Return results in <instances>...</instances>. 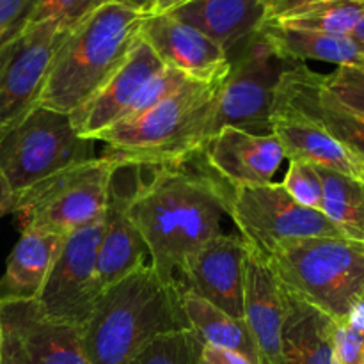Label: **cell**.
I'll return each instance as SVG.
<instances>
[{"instance_id": "cell-6", "label": "cell", "mask_w": 364, "mask_h": 364, "mask_svg": "<svg viewBox=\"0 0 364 364\" xmlns=\"http://www.w3.org/2000/svg\"><path fill=\"white\" fill-rule=\"evenodd\" d=\"M95 156V141L80 137L68 114L45 107H31L0 132V173L16 198Z\"/></svg>"}, {"instance_id": "cell-30", "label": "cell", "mask_w": 364, "mask_h": 364, "mask_svg": "<svg viewBox=\"0 0 364 364\" xmlns=\"http://www.w3.org/2000/svg\"><path fill=\"white\" fill-rule=\"evenodd\" d=\"M281 187L301 206L322 212V180L315 166L306 162H290Z\"/></svg>"}, {"instance_id": "cell-4", "label": "cell", "mask_w": 364, "mask_h": 364, "mask_svg": "<svg viewBox=\"0 0 364 364\" xmlns=\"http://www.w3.org/2000/svg\"><path fill=\"white\" fill-rule=\"evenodd\" d=\"M223 84L188 82L159 105L103 132V155L139 167L181 166L201 155L213 134V114Z\"/></svg>"}, {"instance_id": "cell-8", "label": "cell", "mask_w": 364, "mask_h": 364, "mask_svg": "<svg viewBox=\"0 0 364 364\" xmlns=\"http://www.w3.org/2000/svg\"><path fill=\"white\" fill-rule=\"evenodd\" d=\"M228 215L233 219L240 237L263 256L290 242L347 238L322 212L301 206L281 183L272 181L231 188Z\"/></svg>"}, {"instance_id": "cell-10", "label": "cell", "mask_w": 364, "mask_h": 364, "mask_svg": "<svg viewBox=\"0 0 364 364\" xmlns=\"http://www.w3.org/2000/svg\"><path fill=\"white\" fill-rule=\"evenodd\" d=\"M103 219L75 231L64 240L36 304L46 318L82 329L91 316L102 287L98 281V247Z\"/></svg>"}, {"instance_id": "cell-41", "label": "cell", "mask_w": 364, "mask_h": 364, "mask_svg": "<svg viewBox=\"0 0 364 364\" xmlns=\"http://www.w3.org/2000/svg\"><path fill=\"white\" fill-rule=\"evenodd\" d=\"M359 64H363V66H364V57H363V59H361V63H359Z\"/></svg>"}, {"instance_id": "cell-29", "label": "cell", "mask_w": 364, "mask_h": 364, "mask_svg": "<svg viewBox=\"0 0 364 364\" xmlns=\"http://www.w3.org/2000/svg\"><path fill=\"white\" fill-rule=\"evenodd\" d=\"M322 85L345 109L364 116V66L343 64L329 75H322Z\"/></svg>"}, {"instance_id": "cell-39", "label": "cell", "mask_w": 364, "mask_h": 364, "mask_svg": "<svg viewBox=\"0 0 364 364\" xmlns=\"http://www.w3.org/2000/svg\"><path fill=\"white\" fill-rule=\"evenodd\" d=\"M350 38L354 39L355 45H358L359 48H361L363 57H364V16H363V20L359 21L358 27H355V31L350 34Z\"/></svg>"}, {"instance_id": "cell-23", "label": "cell", "mask_w": 364, "mask_h": 364, "mask_svg": "<svg viewBox=\"0 0 364 364\" xmlns=\"http://www.w3.org/2000/svg\"><path fill=\"white\" fill-rule=\"evenodd\" d=\"M283 287V284H281ZM284 290L283 364H336L333 354L334 322L308 302Z\"/></svg>"}, {"instance_id": "cell-7", "label": "cell", "mask_w": 364, "mask_h": 364, "mask_svg": "<svg viewBox=\"0 0 364 364\" xmlns=\"http://www.w3.org/2000/svg\"><path fill=\"white\" fill-rule=\"evenodd\" d=\"M117 166L102 155L46 178L18 198L14 213L20 228L70 237L100 223Z\"/></svg>"}, {"instance_id": "cell-40", "label": "cell", "mask_w": 364, "mask_h": 364, "mask_svg": "<svg viewBox=\"0 0 364 364\" xmlns=\"http://www.w3.org/2000/svg\"><path fill=\"white\" fill-rule=\"evenodd\" d=\"M359 167H361V178L364 183V156H359Z\"/></svg>"}, {"instance_id": "cell-11", "label": "cell", "mask_w": 364, "mask_h": 364, "mask_svg": "<svg viewBox=\"0 0 364 364\" xmlns=\"http://www.w3.org/2000/svg\"><path fill=\"white\" fill-rule=\"evenodd\" d=\"M68 31L55 21L25 23L0 45V132L34 107Z\"/></svg>"}, {"instance_id": "cell-21", "label": "cell", "mask_w": 364, "mask_h": 364, "mask_svg": "<svg viewBox=\"0 0 364 364\" xmlns=\"http://www.w3.org/2000/svg\"><path fill=\"white\" fill-rule=\"evenodd\" d=\"M270 134L290 162L311 164L363 181L359 156L313 121L294 112L272 110Z\"/></svg>"}, {"instance_id": "cell-33", "label": "cell", "mask_w": 364, "mask_h": 364, "mask_svg": "<svg viewBox=\"0 0 364 364\" xmlns=\"http://www.w3.org/2000/svg\"><path fill=\"white\" fill-rule=\"evenodd\" d=\"M36 2L38 0H0V45L23 28Z\"/></svg>"}, {"instance_id": "cell-24", "label": "cell", "mask_w": 364, "mask_h": 364, "mask_svg": "<svg viewBox=\"0 0 364 364\" xmlns=\"http://www.w3.org/2000/svg\"><path fill=\"white\" fill-rule=\"evenodd\" d=\"M259 34L269 41V45L284 59L320 60V63L336 64H359L363 52L350 36L326 34V32L306 31V28L288 27L277 21H265Z\"/></svg>"}, {"instance_id": "cell-9", "label": "cell", "mask_w": 364, "mask_h": 364, "mask_svg": "<svg viewBox=\"0 0 364 364\" xmlns=\"http://www.w3.org/2000/svg\"><path fill=\"white\" fill-rule=\"evenodd\" d=\"M291 63L295 60L279 55L259 32L249 39L231 57V71L217 98L213 134L224 127L270 134L277 85Z\"/></svg>"}, {"instance_id": "cell-19", "label": "cell", "mask_w": 364, "mask_h": 364, "mask_svg": "<svg viewBox=\"0 0 364 364\" xmlns=\"http://www.w3.org/2000/svg\"><path fill=\"white\" fill-rule=\"evenodd\" d=\"M244 318L259 364H283V327L287 304L284 290L265 256L245 242Z\"/></svg>"}, {"instance_id": "cell-36", "label": "cell", "mask_w": 364, "mask_h": 364, "mask_svg": "<svg viewBox=\"0 0 364 364\" xmlns=\"http://www.w3.org/2000/svg\"><path fill=\"white\" fill-rule=\"evenodd\" d=\"M16 203H18L16 194H14L13 188L9 187L6 178H4L2 173H0V219H2L4 215H7V213L14 212Z\"/></svg>"}, {"instance_id": "cell-34", "label": "cell", "mask_w": 364, "mask_h": 364, "mask_svg": "<svg viewBox=\"0 0 364 364\" xmlns=\"http://www.w3.org/2000/svg\"><path fill=\"white\" fill-rule=\"evenodd\" d=\"M199 364H256V363H252L251 359L238 354V352L212 347V345H203L201 354H199Z\"/></svg>"}, {"instance_id": "cell-38", "label": "cell", "mask_w": 364, "mask_h": 364, "mask_svg": "<svg viewBox=\"0 0 364 364\" xmlns=\"http://www.w3.org/2000/svg\"><path fill=\"white\" fill-rule=\"evenodd\" d=\"M112 2H119V4H124V6H130L144 14L151 13V6H153V0H112Z\"/></svg>"}, {"instance_id": "cell-3", "label": "cell", "mask_w": 364, "mask_h": 364, "mask_svg": "<svg viewBox=\"0 0 364 364\" xmlns=\"http://www.w3.org/2000/svg\"><path fill=\"white\" fill-rule=\"evenodd\" d=\"M146 14L105 2L66 32L34 105L73 114L117 70L135 43Z\"/></svg>"}, {"instance_id": "cell-2", "label": "cell", "mask_w": 364, "mask_h": 364, "mask_svg": "<svg viewBox=\"0 0 364 364\" xmlns=\"http://www.w3.org/2000/svg\"><path fill=\"white\" fill-rule=\"evenodd\" d=\"M183 329L181 283L146 263L102 291L80 334L91 364H127L153 340Z\"/></svg>"}, {"instance_id": "cell-25", "label": "cell", "mask_w": 364, "mask_h": 364, "mask_svg": "<svg viewBox=\"0 0 364 364\" xmlns=\"http://www.w3.org/2000/svg\"><path fill=\"white\" fill-rule=\"evenodd\" d=\"M181 304H183L188 329L198 336L203 345L238 352L252 363L259 364L255 340L244 318H233L183 287H181Z\"/></svg>"}, {"instance_id": "cell-20", "label": "cell", "mask_w": 364, "mask_h": 364, "mask_svg": "<svg viewBox=\"0 0 364 364\" xmlns=\"http://www.w3.org/2000/svg\"><path fill=\"white\" fill-rule=\"evenodd\" d=\"M167 14L208 36L230 59L267 21L263 0H188Z\"/></svg>"}, {"instance_id": "cell-5", "label": "cell", "mask_w": 364, "mask_h": 364, "mask_svg": "<svg viewBox=\"0 0 364 364\" xmlns=\"http://www.w3.org/2000/svg\"><path fill=\"white\" fill-rule=\"evenodd\" d=\"M290 294L345 322L364 302V242L350 238H309L290 242L265 256Z\"/></svg>"}, {"instance_id": "cell-26", "label": "cell", "mask_w": 364, "mask_h": 364, "mask_svg": "<svg viewBox=\"0 0 364 364\" xmlns=\"http://www.w3.org/2000/svg\"><path fill=\"white\" fill-rule=\"evenodd\" d=\"M322 180V213L350 240L364 242V183L316 167Z\"/></svg>"}, {"instance_id": "cell-31", "label": "cell", "mask_w": 364, "mask_h": 364, "mask_svg": "<svg viewBox=\"0 0 364 364\" xmlns=\"http://www.w3.org/2000/svg\"><path fill=\"white\" fill-rule=\"evenodd\" d=\"M105 2L110 0H38L27 23L55 21L63 28H71Z\"/></svg>"}, {"instance_id": "cell-1", "label": "cell", "mask_w": 364, "mask_h": 364, "mask_svg": "<svg viewBox=\"0 0 364 364\" xmlns=\"http://www.w3.org/2000/svg\"><path fill=\"white\" fill-rule=\"evenodd\" d=\"M130 201V219L141 233L151 265L169 277L208 242L223 235L230 185L181 166L151 167Z\"/></svg>"}, {"instance_id": "cell-13", "label": "cell", "mask_w": 364, "mask_h": 364, "mask_svg": "<svg viewBox=\"0 0 364 364\" xmlns=\"http://www.w3.org/2000/svg\"><path fill=\"white\" fill-rule=\"evenodd\" d=\"M144 167L119 164L110 180L98 247V281L102 291L146 265L148 247L130 219V201L142 181Z\"/></svg>"}, {"instance_id": "cell-17", "label": "cell", "mask_w": 364, "mask_h": 364, "mask_svg": "<svg viewBox=\"0 0 364 364\" xmlns=\"http://www.w3.org/2000/svg\"><path fill=\"white\" fill-rule=\"evenodd\" d=\"M272 110L313 121L358 156H364V116L345 109L322 85V73L306 63H291L281 77Z\"/></svg>"}, {"instance_id": "cell-14", "label": "cell", "mask_w": 364, "mask_h": 364, "mask_svg": "<svg viewBox=\"0 0 364 364\" xmlns=\"http://www.w3.org/2000/svg\"><path fill=\"white\" fill-rule=\"evenodd\" d=\"M137 36L164 66L180 71L191 80L223 84L230 75V55L208 36L171 14H146Z\"/></svg>"}, {"instance_id": "cell-32", "label": "cell", "mask_w": 364, "mask_h": 364, "mask_svg": "<svg viewBox=\"0 0 364 364\" xmlns=\"http://www.w3.org/2000/svg\"><path fill=\"white\" fill-rule=\"evenodd\" d=\"M331 341L336 364H364L363 320L348 318L345 322H334Z\"/></svg>"}, {"instance_id": "cell-18", "label": "cell", "mask_w": 364, "mask_h": 364, "mask_svg": "<svg viewBox=\"0 0 364 364\" xmlns=\"http://www.w3.org/2000/svg\"><path fill=\"white\" fill-rule=\"evenodd\" d=\"M201 156L215 178L235 187H256L272 181L284 153L272 134H252L235 127L217 130Z\"/></svg>"}, {"instance_id": "cell-37", "label": "cell", "mask_w": 364, "mask_h": 364, "mask_svg": "<svg viewBox=\"0 0 364 364\" xmlns=\"http://www.w3.org/2000/svg\"><path fill=\"white\" fill-rule=\"evenodd\" d=\"M188 2V0H153L151 13L149 14H160V13H169V11L176 9L181 4Z\"/></svg>"}, {"instance_id": "cell-15", "label": "cell", "mask_w": 364, "mask_h": 364, "mask_svg": "<svg viewBox=\"0 0 364 364\" xmlns=\"http://www.w3.org/2000/svg\"><path fill=\"white\" fill-rule=\"evenodd\" d=\"M164 68L155 52L137 36L109 80L84 105L70 114L75 132L96 142L103 132L116 127L128 116L142 87Z\"/></svg>"}, {"instance_id": "cell-16", "label": "cell", "mask_w": 364, "mask_h": 364, "mask_svg": "<svg viewBox=\"0 0 364 364\" xmlns=\"http://www.w3.org/2000/svg\"><path fill=\"white\" fill-rule=\"evenodd\" d=\"M245 251L247 245L240 235H219L181 267L178 281L220 311L242 318Z\"/></svg>"}, {"instance_id": "cell-28", "label": "cell", "mask_w": 364, "mask_h": 364, "mask_svg": "<svg viewBox=\"0 0 364 364\" xmlns=\"http://www.w3.org/2000/svg\"><path fill=\"white\" fill-rule=\"evenodd\" d=\"M201 347L191 329L176 331L153 340L127 364H199Z\"/></svg>"}, {"instance_id": "cell-22", "label": "cell", "mask_w": 364, "mask_h": 364, "mask_svg": "<svg viewBox=\"0 0 364 364\" xmlns=\"http://www.w3.org/2000/svg\"><path fill=\"white\" fill-rule=\"evenodd\" d=\"M66 237L48 231L21 230L0 277V302L36 301L45 287Z\"/></svg>"}, {"instance_id": "cell-35", "label": "cell", "mask_w": 364, "mask_h": 364, "mask_svg": "<svg viewBox=\"0 0 364 364\" xmlns=\"http://www.w3.org/2000/svg\"><path fill=\"white\" fill-rule=\"evenodd\" d=\"M315 0H263V7H265V20L272 21L277 18L284 16V14L291 13V11L299 9V7L311 4Z\"/></svg>"}, {"instance_id": "cell-27", "label": "cell", "mask_w": 364, "mask_h": 364, "mask_svg": "<svg viewBox=\"0 0 364 364\" xmlns=\"http://www.w3.org/2000/svg\"><path fill=\"white\" fill-rule=\"evenodd\" d=\"M363 16L364 0H315L272 21L306 31L350 36Z\"/></svg>"}, {"instance_id": "cell-12", "label": "cell", "mask_w": 364, "mask_h": 364, "mask_svg": "<svg viewBox=\"0 0 364 364\" xmlns=\"http://www.w3.org/2000/svg\"><path fill=\"white\" fill-rule=\"evenodd\" d=\"M0 364H91L78 327L46 318L36 301L0 302Z\"/></svg>"}]
</instances>
